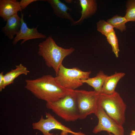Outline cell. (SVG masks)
Returning a JSON list of instances; mask_svg holds the SVG:
<instances>
[{
  "label": "cell",
  "instance_id": "obj_24",
  "mask_svg": "<svg viewBox=\"0 0 135 135\" xmlns=\"http://www.w3.org/2000/svg\"><path fill=\"white\" fill-rule=\"evenodd\" d=\"M65 2H66L68 3H70L72 2V0H65Z\"/></svg>",
  "mask_w": 135,
  "mask_h": 135
},
{
  "label": "cell",
  "instance_id": "obj_6",
  "mask_svg": "<svg viewBox=\"0 0 135 135\" xmlns=\"http://www.w3.org/2000/svg\"><path fill=\"white\" fill-rule=\"evenodd\" d=\"M78 109L79 119L82 120L96 112L100 93L95 91H88L82 90H74Z\"/></svg>",
  "mask_w": 135,
  "mask_h": 135
},
{
  "label": "cell",
  "instance_id": "obj_4",
  "mask_svg": "<svg viewBox=\"0 0 135 135\" xmlns=\"http://www.w3.org/2000/svg\"><path fill=\"white\" fill-rule=\"evenodd\" d=\"M98 103L110 117L123 126L125 121L126 105L118 92H116L111 95L100 93Z\"/></svg>",
  "mask_w": 135,
  "mask_h": 135
},
{
  "label": "cell",
  "instance_id": "obj_10",
  "mask_svg": "<svg viewBox=\"0 0 135 135\" xmlns=\"http://www.w3.org/2000/svg\"><path fill=\"white\" fill-rule=\"evenodd\" d=\"M22 10L19 2L16 0H0V16L5 21Z\"/></svg>",
  "mask_w": 135,
  "mask_h": 135
},
{
  "label": "cell",
  "instance_id": "obj_5",
  "mask_svg": "<svg viewBox=\"0 0 135 135\" xmlns=\"http://www.w3.org/2000/svg\"><path fill=\"white\" fill-rule=\"evenodd\" d=\"M91 71H84L74 67L68 68L62 64L55 77L57 82L66 89L74 90L83 84L82 80L89 78Z\"/></svg>",
  "mask_w": 135,
  "mask_h": 135
},
{
  "label": "cell",
  "instance_id": "obj_11",
  "mask_svg": "<svg viewBox=\"0 0 135 135\" xmlns=\"http://www.w3.org/2000/svg\"><path fill=\"white\" fill-rule=\"evenodd\" d=\"M80 4L82 8L81 16L79 20L72 22L73 26L81 24L85 19L94 14L97 9V5L95 0H79Z\"/></svg>",
  "mask_w": 135,
  "mask_h": 135
},
{
  "label": "cell",
  "instance_id": "obj_22",
  "mask_svg": "<svg viewBox=\"0 0 135 135\" xmlns=\"http://www.w3.org/2000/svg\"><path fill=\"white\" fill-rule=\"evenodd\" d=\"M4 72H2L0 73V91L2 92L4 89Z\"/></svg>",
  "mask_w": 135,
  "mask_h": 135
},
{
  "label": "cell",
  "instance_id": "obj_8",
  "mask_svg": "<svg viewBox=\"0 0 135 135\" xmlns=\"http://www.w3.org/2000/svg\"><path fill=\"white\" fill-rule=\"evenodd\" d=\"M94 114L98 118V122L92 130L93 133L96 134L104 131L114 135H124L123 126L118 124L110 117L98 104Z\"/></svg>",
  "mask_w": 135,
  "mask_h": 135
},
{
  "label": "cell",
  "instance_id": "obj_21",
  "mask_svg": "<svg viewBox=\"0 0 135 135\" xmlns=\"http://www.w3.org/2000/svg\"><path fill=\"white\" fill-rule=\"evenodd\" d=\"M38 0H21L19 2V4L22 10L25 9L30 4L34 2L37 1Z\"/></svg>",
  "mask_w": 135,
  "mask_h": 135
},
{
  "label": "cell",
  "instance_id": "obj_19",
  "mask_svg": "<svg viewBox=\"0 0 135 135\" xmlns=\"http://www.w3.org/2000/svg\"><path fill=\"white\" fill-rule=\"evenodd\" d=\"M96 24L98 31L106 36L114 30L112 25L104 20H100Z\"/></svg>",
  "mask_w": 135,
  "mask_h": 135
},
{
  "label": "cell",
  "instance_id": "obj_14",
  "mask_svg": "<svg viewBox=\"0 0 135 135\" xmlns=\"http://www.w3.org/2000/svg\"><path fill=\"white\" fill-rule=\"evenodd\" d=\"M125 74L124 72H115L113 74L108 76L105 80L101 93L108 95L114 93L118 82Z\"/></svg>",
  "mask_w": 135,
  "mask_h": 135
},
{
  "label": "cell",
  "instance_id": "obj_18",
  "mask_svg": "<svg viewBox=\"0 0 135 135\" xmlns=\"http://www.w3.org/2000/svg\"><path fill=\"white\" fill-rule=\"evenodd\" d=\"M106 36L108 42L111 46L112 51L114 53L116 57L117 58H118L120 50L118 40L114 30Z\"/></svg>",
  "mask_w": 135,
  "mask_h": 135
},
{
  "label": "cell",
  "instance_id": "obj_9",
  "mask_svg": "<svg viewBox=\"0 0 135 135\" xmlns=\"http://www.w3.org/2000/svg\"><path fill=\"white\" fill-rule=\"evenodd\" d=\"M21 12V26L18 33L14 38L12 43L14 45L16 44L20 40H23L21 44H23L26 41L32 39L39 38H46L45 35L39 32L38 30V25L36 28H29L24 22V14Z\"/></svg>",
  "mask_w": 135,
  "mask_h": 135
},
{
  "label": "cell",
  "instance_id": "obj_17",
  "mask_svg": "<svg viewBox=\"0 0 135 135\" xmlns=\"http://www.w3.org/2000/svg\"><path fill=\"white\" fill-rule=\"evenodd\" d=\"M107 22L114 28L119 30L121 32L126 30V24L128 22L124 16H118V15L108 20Z\"/></svg>",
  "mask_w": 135,
  "mask_h": 135
},
{
  "label": "cell",
  "instance_id": "obj_26",
  "mask_svg": "<svg viewBox=\"0 0 135 135\" xmlns=\"http://www.w3.org/2000/svg\"><path fill=\"white\" fill-rule=\"evenodd\" d=\"M53 135H56V134H53ZM71 135H74L73 134H71Z\"/></svg>",
  "mask_w": 135,
  "mask_h": 135
},
{
  "label": "cell",
  "instance_id": "obj_23",
  "mask_svg": "<svg viewBox=\"0 0 135 135\" xmlns=\"http://www.w3.org/2000/svg\"><path fill=\"white\" fill-rule=\"evenodd\" d=\"M130 135H135V130H132Z\"/></svg>",
  "mask_w": 135,
  "mask_h": 135
},
{
  "label": "cell",
  "instance_id": "obj_16",
  "mask_svg": "<svg viewBox=\"0 0 135 135\" xmlns=\"http://www.w3.org/2000/svg\"><path fill=\"white\" fill-rule=\"evenodd\" d=\"M108 76L103 71L100 70L95 77H89L86 79L82 80V82L83 84L86 83L92 87L94 89V91L100 94L105 80Z\"/></svg>",
  "mask_w": 135,
  "mask_h": 135
},
{
  "label": "cell",
  "instance_id": "obj_15",
  "mask_svg": "<svg viewBox=\"0 0 135 135\" xmlns=\"http://www.w3.org/2000/svg\"><path fill=\"white\" fill-rule=\"evenodd\" d=\"M30 72L27 68L20 63L16 66V68L12 69L4 75V89L7 86L14 83V80L21 74L27 75Z\"/></svg>",
  "mask_w": 135,
  "mask_h": 135
},
{
  "label": "cell",
  "instance_id": "obj_7",
  "mask_svg": "<svg viewBox=\"0 0 135 135\" xmlns=\"http://www.w3.org/2000/svg\"><path fill=\"white\" fill-rule=\"evenodd\" d=\"M46 118L42 116L39 121L32 124L33 129L40 130L43 135H53L54 134L50 132L54 129L62 131L60 135H68L69 133L74 135H86L81 132H76L72 131L58 121L49 112H46Z\"/></svg>",
  "mask_w": 135,
  "mask_h": 135
},
{
  "label": "cell",
  "instance_id": "obj_25",
  "mask_svg": "<svg viewBox=\"0 0 135 135\" xmlns=\"http://www.w3.org/2000/svg\"><path fill=\"white\" fill-rule=\"evenodd\" d=\"M108 135H114V134L110 132H108Z\"/></svg>",
  "mask_w": 135,
  "mask_h": 135
},
{
  "label": "cell",
  "instance_id": "obj_20",
  "mask_svg": "<svg viewBox=\"0 0 135 135\" xmlns=\"http://www.w3.org/2000/svg\"><path fill=\"white\" fill-rule=\"evenodd\" d=\"M127 8L124 17L128 22H135V0L127 1Z\"/></svg>",
  "mask_w": 135,
  "mask_h": 135
},
{
  "label": "cell",
  "instance_id": "obj_12",
  "mask_svg": "<svg viewBox=\"0 0 135 135\" xmlns=\"http://www.w3.org/2000/svg\"><path fill=\"white\" fill-rule=\"evenodd\" d=\"M21 20V18L16 14L8 19L6 25L1 28L2 31L10 39H13L14 36L19 31Z\"/></svg>",
  "mask_w": 135,
  "mask_h": 135
},
{
  "label": "cell",
  "instance_id": "obj_1",
  "mask_svg": "<svg viewBox=\"0 0 135 135\" xmlns=\"http://www.w3.org/2000/svg\"><path fill=\"white\" fill-rule=\"evenodd\" d=\"M25 82L26 88L37 98L46 102L56 101L74 91L60 86L55 77L50 74L44 75L34 79H26Z\"/></svg>",
  "mask_w": 135,
  "mask_h": 135
},
{
  "label": "cell",
  "instance_id": "obj_13",
  "mask_svg": "<svg viewBox=\"0 0 135 135\" xmlns=\"http://www.w3.org/2000/svg\"><path fill=\"white\" fill-rule=\"evenodd\" d=\"M47 2L51 6L54 14L57 16L63 19L68 20L72 22L74 21L68 11L72 10L60 0H42Z\"/></svg>",
  "mask_w": 135,
  "mask_h": 135
},
{
  "label": "cell",
  "instance_id": "obj_2",
  "mask_svg": "<svg viewBox=\"0 0 135 135\" xmlns=\"http://www.w3.org/2000/svg\"><path fill=\"white\" fill-rule=\"evenodd\" d=\"M38 48V54L43 58L47 66L54 70L56 75L64 59L75 50L72 47L65 48L58 46L51 36L40 43Z\"/></svg>",
  "mask_w": 135,
  "mask_h": 135
},
{
  "label": "cell",
  "instance_id": "obj_3",
  "mask_svg": "<svg viewBox=\"0 0 135 135\" xmlns=\"http://www.w3.org/2000/svg\"><path fill=\"white\" fill-rule=\"evenodd\" d=\"M46 107L66 122L79 119L80 114L74 90L56 101L46 102Z\"/></svg>",
  "mask_w": 135,
  "mask_h": 135
}]
</instances>
